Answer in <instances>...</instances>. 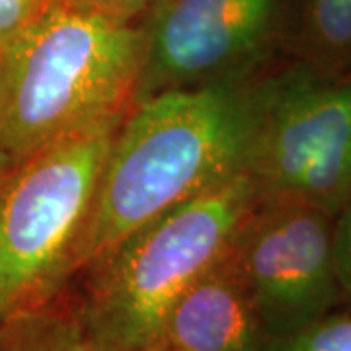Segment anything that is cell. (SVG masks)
Wrapping results in <instances>:
<instances>
[{"mask_svg":"<svg viewBox=\"0 0 351 351\" xmlns=\"http://www.w3.org/2000/svg\"><path fill=\"white\" fill-rule=\"evenodd\" d=\"M265 73L166 90L131 108L76 244L75 276L176 205L246 174Z\"/></svg>","mask_w":351,"mask_h":351,"instance_id":"cell-1","label":"cell"},{"mask_svg":"<svg viewBox=\"0 0 351 351\" xmlns=\"http://www.w3.org/2000/svg\"><path fill=\"white\" fill-rule=\"evenodd\" d=\"M143 61L141 22L53 0L0 51V172L75 131L129 112Z\"/></svg>","mask_w":351,"mask_h":351,"instance_id":"cell-2","label":"cell"},{"mask_svg":"<svg viewBox=\"0 0 351 351\" xmlns=\"http://www.w3.org/2000/svg\"><path fill=\"white\" fill-rule=\"evenodd\" d=\"M256 201L252 178L240 174L176 205L88 265L78 297L98 351L158 343L174 302L225 256Z\"/></svg>","mask_w":351,"mask_h":351,"instance_id":"cell-3","label":"cell"},{"mask_svg":"<svg viewBox=\"0 0 351 351\" xmlns=\"http://www.w3.org/2000/svg\"><path fill=\"white\" fill-rule=\"evenodd\" d=\"M127 113L75 131L0 172V324L69 287L76 244Z\"/></svg>","mask_w":351,"mask_h":351,"instance_id":"cell-4","label":"cell"},{"mask_svg":"<svg viewBox=\"0 0 351 351\" xmlns=\"http://www.w3.org/2000/svg\"><path fill=\"white\" fill-rule=\"evenodd\" d=\"M246 174L260 199L299 201L336 217L351 201V76L293 59L269 69Z\"/></svg>","mask_w":351,"mask_h":351,"instance_id":"cell-5","label":"cell"},{"mask_svg":"<svg viewBox=\"0 0 351 351\" xmlns=\"http://www.w3.org/2000/svg\"><path fill=\"white\" fill-rule=\"evenodd\" d=\"M291 0H162L147 14L137 100L166 90L244 80L287 53Z\"/></svg>","mask_w":351,"mask_h":351,"instance_id":"cell-6","label":"cell"},{"mask_svg":"<svg viewBox=\"0 0 351 351\" xmlns=\"http://www.w3.org/2000/svg\"><path fill=\"white\" fill-rule=\"evenodd\" d=\"M334 215L287 199H260L232 239L267 338L301 330L341 304Z\"/></svg>","mask_w":351,"mask_h":351,"instance_id":"cell-7","label":"cell"},{"mask_svg":"<svg viewBox=\"0 0 351 351\" xmlns=\"http://www.w3.org/2000/svg\"><path fill=\"white\" fill-rule=\"evenodd\" d=\"M160 341L180 351L265 350L269 338L232 244L174 302Z\"/></svg>","mask_w":351,"mask_h":351,"instance_id":"cell-8","label":"cell"},{"mask_svg":"<svg viewBox=\"0 0 351 351\" xmlns=\"http://www.w3.org/2000/svg\"><path fill=\"white\" fill-rule=\"evenodd\" d=\"M287 53L322 75L351 76V0H301Z\"/></svg>","mask_w":351,"mask_h":351,"instance_id":"cell-9","label":"cell"},{"mask_svg":"<svg viewBox=\"0 0 351 351\" xmlns=\"http://www.w3.org/2000/svg\"><path fill=\"white\" fill-rule=\"evenodd\" d=\"M0 351H98L80 297L66 289L0 324Z\"/></svg>","mask_w":351,"mask_h":351,"instance_id":"cell-10","label":"cell"},{"mask_svg":"<svg viewBox=\"0 0 351 351\" xmlns=\"http://www.w3.org/2000/svg\"><path fill=\"white\" fill-rule=\"evenodd\" d=\"M263 351H351V313H328L301 330L269 339Z\"/></svg>","mask_w":351,"mask_h":351,"instance_id":"cell-11","label":"cell"},{"mask_svg":"<svg viewBox=\"0 0 351 351\" xmlns=\"http://www.w3.org/2000/svg\"><path fill=\"white\" fill-rule=\"evenodd\" d=\"M53 0H0V51L18 39Z\"/></svg>","mask_w":351,"mask_h":351,"instance_id":"cell-12","label":"cell"},{"mask_svg":"<svg viewBox=\"0 0 351 351\" xmlns=\"http://www.w3.org/2000/svg\"><path fill=\"white\" fill-rule=\"evenodd\" d=\"M334 263L341 304L351 306V201L334 219Z\"/></svg>","mask_w":351,"mask_h":351,"instance_id":"cell-13","label":"cell"},{"mask_svg":"<svg viewBox=\"0 0 351 351\" xmlns=\"http://www.w3.org/2000/svg\"><path fill=\"white\" fill-rule=\"evenodd\" d=\"M64 2H71L88 10H96L106 16H113L125 22H138V18L143 20L162 0H64Z\"/></svg>","mask_w":351,"mask_h":351,"instance_id":"cell-14","label":"cell"},{"mask_svg":"<svg viewBox=\"0 0 351 351\" xmlns=\"http://www.w3.org/2000/svg\"><path fill=\"white\" fill-rule=\"evenodd\" d=\"M143 351H180V350H176V348L168 346V343H164V341H158V343H154V346H151V348H147V350H143Z\"/></svg>","mask_w":351,"mask_h":351,"instance_id":"cell-15","label":"cell"}]
</instances>
